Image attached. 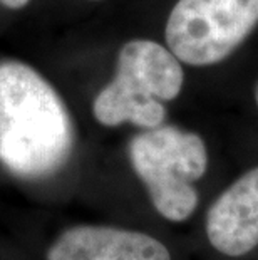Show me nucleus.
<instances>
[{"label":"nucleus","mask_w":258,"mask_h":260,"mask_svg":"<svg viewBox=\"0 0 258 260\" xmlns=\"http://www.w3.org/2000/svg\"><path fill=\"white\" fill-rule=\"evenodd\" d=\"M72 143L57 91L30 66L0 64V163L20 178H44L64 167Z\"/></svg>","instance_id":"1"},{"label":"nucleus","mask_w":258,"mask_h":260,"mask_svg":"<svg viewBox=\"0 0 258 260\" xmlns=\"http://www.w3.org/2000/svg\"><path fill=\"white\" fill-rule=\"evenodd\" d=\"M185 73L181 60L161 44L136 39L118 56L114 79L97 94L92 114L102 126L131 123L153 129L163 124L166 108L181 92Z\"/></svg>","instance_id":"2"},{"label":"nucleus","mask_w":258,"mask_h":260,"mask_svg":"<svg viewBox=\"0 0 258 260\" xmlns=\"http://www.w3.org/2000/svg\"><path fill=\"white\" fill-rule=\"evenodd\" d=\"M129 159L161 217L185 222L195 213L200 197L193 183L208 168L201 136L178 126H158L131 140Z\"/></svg>","instance_id":"3"},{"label":"nucleus","mask_w":258,"mask_h":260,"mask_svg":"<svg viewBox=\"0 0 258 260\" xmlns=\"http://www.w3.org/2000/svg\"><path fill=\"white\" fill-rule=\"evenodd\" d=\"M258 24V0H178L166 22L168 47L203 68L227 59Z\"/></svg>","instance_id":"4"},{"label":"nucleus","mask_w":258,"mask_h":260,"mask_svg":"<svg viewBox=\"0 0 258 260\" xmlns=\"http://www.w3.org/2000/svg\"><path fill=\"white\" fill-rule=\"evenodd\" d=\"M211 247L228 257L246 255L258 245V167L241 175L206 213Z\"/></svg>","instance_id":"5"},{"label":"nucleus","mask_w":258,"mask_h":260,"mask_svg":"<svg viewBox=\"0 0 258 260\" xmlns=\"http://www.w3.org/2000/svg\"><path fill=\"white\" fill-rule=\"evenodd\" d=\"M47 260H171L163 242L134 230L81 225L52 243Z\"/></svg>","instance_id":"6"},{"label":"nucleus","mask_w":258,"mask_h":260,"mask_svg":"<svg viewBox=\"0 0 258 260\" xmlns=\"http://www.w3.org/2000/svg\"><path fill=\"white\" fill-rule=\"evenodd\" d=\"M0 4H4L7 9H22L29 4V0H0Z\"/></svg>","instance_id":"7"},{"label":"nucleus","mask_w":258,"mask_h":260,"mask_svg":"<svg viewBox=\"0 0 258 260\" xmlns=\"http://www.w3.org/2000/svg\"><path fill=\"white\" fill-rule=\"evenodd\" d=\"M255 101H256V106H258V86H256V91H255Z\"/></svg>","instance_id":"8"}]
</instances>
